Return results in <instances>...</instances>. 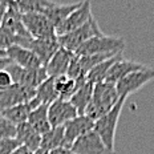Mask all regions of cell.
Segmentation results:
<instances>
[{"label": "cell", "instance_id": "277c9868", "mask_svg": "<svg viewBox=\"0 0 154 154\" xmlns=\"http://www.w3.org/2000/svg\"><path fill=\"white\" fill-rule=\"evenodd\" d=\"M101 35H104V32L100 29L98 23L94 19V16H92V17L80 28L69 32V33L63 35V36H57V40H59L60 47L65 48V49L75 53L85 41H88L89 38H92V37L101 36Z\"/></svg>", "mask_w": 154, "mask_h": 154}, {"label": "cell", "instance_id": "d6986e66", "mask_svg": "<svg viewBox=\"0 0 154 154\" xmlns=\"http://www.w3.org/2000/svg\"><path fill=\"white\" fill-rule=\"evenodd\" d=\"M27 122L37 131L40 136L45 134L47 131H49L52 129L49 121H48V105L47 104H41L37 108H35L33 110L28 116Z\"/></svg>", "mask_w": 154, "mask_h": 154}, {"label": "cell", "instance_id": "f1b7e54d", "mask_svg": "<svg viewBox=\"0 0 154 154\" xmlns=\"http://www.w3.org/2000/svg\"><path fill=\"white\" fill-rule=\"evenodd\" d=\"M15 41H16L15 35L9 33V32H7L0 27V49L7 51V48H9L11 45H15Z\"/></svg>", "mask_w": 154, "mask_h": 154}, {"label": "cell", "instance_id": "30bf717a", "mask_svg": "<svg viewBox=\"0 0 154 154\" xmlns=\"http://www.w3.org/2000/svg\"><path fill=\"white\" fill-rule=\"evenodd\" d=\"M35 94H36V89L14 84L7 91L0 92V110L31 101L32 98H35Z\"/></svg>", "mask_w": 154, "mask_h": 154}, {"label": "cell", "instance_id": "7c38bea8", "mask_svg": "<svg viewBox=\"0 0 154 154\" xmlns=\"http://www.w3.org/2000/svg\"><path fill=\"white\" fill-rule=\"evenodd\" d=\"M79 114H77L76 108L70 104V101L57 98L56 101L48 105V121L52 128L63 126L64 124L73 120Z\"/></svg>", "mask_w": 154, "mask_h": 154}, {"label": "cell", "instance_id": "5bb4252c", "mask_svg": "<svg viewBox=\"0 0 154 154\" xmlns=\"http://www.w3.org/2000/svg\"><path fill=\"white\" fill-rule=\"evenodd\" d=\"M28 49H31L38 59L41 60L43 65L45 66L48 61L52 59V56L57 52L60 48L59 40L56 37H44V38H32V41L28 44Z\"/></svg>", "mask_w": 154, "mask_h": 154}, {"label": "cell", "instance_id": "d6a6232c", "mask_svg": "<svg viewBox=\"0 0 154 154\" xmlns=\"http://www.w3.org/2000/svg\"><path fill=\"white\" fill-rule=\"evenodd\" d=\"M12 61L8 59V57H0V70L7 69L8 65H11Z\"/></svg>", "mask_w": 154, "mask_h": 154}, {"label": "cell", "instance_id": "83f0119b", "mask_svg": "<svg viewBox=\"0 0 154 154\" xmlns=\"http://www.w3.org/2000/svg\"><path fill=\"white\" fill-rule=\"evenodd\" d=\"M19 145H21L16 138L0 140V154H11Z\"/></svg>", "mask_w": 154, "mask_h": 154}, {"label": "cell", "instance_id": "7402d4cb", "mask_svg": "<svg viewBox=\"0 0 154 154\" xmlns=\"http://www.w3.org/2000/svg\"><path fill=\"white\" fill-rule=\"evenodd\" d=\"M64 146V126L52 128L49 131L41 136L40 149L45 152H52L54 149Z\"/></svg>", "mask_w": 154, "mask_h": 154}, {"label": "cell", "instance_id": "e0dca14e", "mask_svg": "<svg viewBox=\"0 0 154 154\" xmlns=\"http://www.w3.org/2000/svg\"><path fill=\"white\" fill-rule=\"evenodd\" d=\"M38 105H41L40 102L36 98H32L31 101L24 102V104H19V105H15V106L4 109V110H0V116L17 126V125L23 122H27L29 113L35 108H37Z\"/></svg>", "mask_w": 154, "mask_h": 154}, {"label": "cell", "instance_id": "cb8c5ba5", "mask_svg": "<svg viewBox=\"0 0 154 154\" xmlns=\"http://www.w3.org/2000/svg\"><path fill=\"white\" fill-rule=\"evenodd\" d=\"M54 89H56L57 96H59L60 100L69 101L70 97L77 91V82H76V80L70 79L66 75L57 76V77H54Z\"/></svg>", "mask_w": 154, "mask_h": 154}, {"label": "cell", "instance_id": "d4e9b609", "mask_svg": "<svg viewBox=\"0 0 154 154\" xmlns=\"http://www.w3.org/2000/svg\"><path fill=\"white\" fill-rule=\"evenodd\" d=\"M35 98L40 102V104H52L59 98L57 92L54 89V77H48L45 81H43L36 88V94Z\"/></svg>", "mask_w": 154, "mask_h": 154}, {"label": "cell", "instance_id": "ffe728a7", "mask_svg": "<svg viewBox=\"0 0 154 154\" xmlns=\"http://www.w3.org/2000/svg\"><path fill=\"white\" fill-rule=\"evenodd\" d=\"M93 84L86 81L84 85H81L80 88H77V91L75 92V94L70 97V104L76 108L77 114L82 116L85 113V109L89 105V102L92 100V94H93Z\"/></svg>", "mask_w": 154, "mask_h": 154}, {"label": "cell", "instance_id": "8fae6325", "mask_svg": "<svg viewBox=\"0 0 154 154\" xmlns=\"http://www.w3.org/2000/svg\"><path fill=\"white\" fill-rule=\"evenodd\" d=\"M63 126H64V146L63 147L70 149V146L73 145V142L79 137H81L82 134L93 130L94 121H92L89 117L82 114V116H77L73 120L68 121Z\"/></svg>", "mask_w": 154, "mask_h": 154}, {"label": "cell", "instance_id": "52a82bcc", "mask_svg": "<svg viewBox=\"0 0 154 154\" xmlns=\"http://www.w3.org/2000/svg\"><path fill=\"white\" fill-rule=\"evenodd\" d=\"M7 72L11 75L14 84L29 86V88L36 89L43 81L48 79L45 66H41L37 69H25L21 66L16 65V64H11L7 66Z\"/></svg>", "mask_w": 154, "mask_h": 154}, {"label": "cell", "instance_id": "2e32d148", "mask_svg": "<svg viewBox=\"0 0 154 154\" xmlns=\"http://www.w3.org/2000/svg\"><path fill=\"white\" fill-rule=\"evenodd\" d=\"M73 54H75L73 52L60 47L59 49H57V52L52 56V59H51L45 65L48 77H57V76L66 75Z\"/></svg>", "mask_w": 154, "mask_h": 154}, {"label": "cell", "instance_id": "5b68a950", "mask_svg": "<svg viewBox=\"0 0 154 154\" xmlns=\"http://www.w3.org/2000/svg\"><path fill=\"white\" fill-rule=\"evenodd\" d=\"M152 80H154V69L150 66H146L143 69L134 70V72L122 77L120 81L116 82V89H117L120 98L126 100L130 94L142 89Z\"/></svg>", "mask_w": 154, "mask_h": 154}, {"label": "cell", "instance_id": "6da1fadb", "mask_svg": "<svg viewBox=\"0 0 154 154\" xmlns=\"http://www.w3.org/2000/svg\"><path fill=\"white\" fill-rule=\"evenodd\" d=\"M118 101H120V96L117 93L116 85L102 81L93 86L92 100L86 106L84 114L92 121H96L106 114Z\"/></svg>", "mask_w": 154, "mask_h": 154}, {"label": "cell", "instance_id": "9c48e42d", "mask_svg": "<svg viewBox=\"0 0 154 154\" xmlns=\"http://www.w3.org/2000/svg\"><path fill=\"white\" fill-rule=\"evenodd\" d=\"M92 7H91V2L89 0H84L81 2L80 7L75 9L68 17L64 21H61L59 25L56 27V35L57 36H63L65 33L77 29L81 25H84L89 19L92 17Z\"/></svg>", "mask_w": 154, "mask_h": 154}, {"label": "cell", "instance_id": "e575fe53", "mask_svg": "<svg viewBox=\"0 0 154 154\" xmlns=\"http://www.w3.org/2000/svg\"><path fill=\"white\" fill-rule=\"evenodd\" d=\"M35 154H48V152H45V150H43V149H38L37 152H35Z\"/></svg>", "mask_w": 154, "mask_h": 154}, {"label": "cell", "instance_id": "7a4b0ae2", "mask_svg": "<svg viewBox=\"0 0 154 154\" xmlns=\"http://www.w3.org/2000/svg\"><path fill=\"white\" fill-rule=\"evenodd\" d=\"M125 101H126L125 98H120V101L106 114H104L102 117L94 121L93 130L100 136V138L104 141V143L110 150H116V131H117V125L120 121V116L125 105Z\"/></svg>", "mask_w": 154, "mask_h": 154}, {"label": "cell", "instance_id": "9a60e30c", "mask_svg": "<svg viewBox=\"0 0 154 154\" xmlns=\"http://www.w3.org/2000/svg\"><path fill=\"white\" fill-rule=\"evenodd\" d=\"M146 66L147 65H145V64L133 61V60H126V59H124V56H122V57H120V59L110 66V69L108 70L106 77H105V82H110V84L116 85V82L120 81V80L126 75L134 72V70L143 69V68H146Z\"/></svg>", "mask_w": 154, "mask_h": 154}, {"label": "cell", "instance_id": "8992f818", "mask_svg": "<svg viewBox=\"0 0 154 154\" xmlns=\"http://www.w3.org/2000/svg\"><path fill=\"white\" fill-rule=\"evenodd\" d=\"M21 23L33 38L56 37V28L48 20V17L38 12L21 14Z\"/></svg>", "mask_w": 154, "mask_h": 154}, {"label": "cell", "instance_id": "44dd1931", "mask_svg": "<svg viewBox=\"0 0 154 154\" xmlns=\"http://www.w3.org/2000/svg\"><path fill=\"white\" fill-rule=\"evenodd\" d=\"M81 4V2L75 3V4H57V3H53V5L49 9H47L43 15H45L48 17V20L51 21L54 28L57 27L61 21L65 20L68 16L72 14L75 9H77Z\"/></svg>", "mask_w": 154, "mask_h": 154}, {"label": "cell", "instance_id": "d590c367", "mask_svg": "<svg viewBox=\"0 0 154 154\" xmlns=\"http://www.w3.org/2000/svg\"><path fill=\"white\" fill-rule=\"evenodd\" d=\"M7 2H8V3H11V2H15V0H7Z\"/></svg>", "mask_w": 154, "mask_h": 154}, {"label": "cell", "instance_id": "4dcf8cb0", "mask_svg": "<svg viewBox=\"0 0 154 154\" xmlns=\"http://www.w3.org/2000/svg\"><path fill=\"white\" fill-rule=\"evenodd\" d=\"M11 154H35V153L32 152V150L28 149L27 146H24V145H19Z\"/></svg>", "mask_w": 154, "mask_h": 154}, {"label": "cell", "instance_id": "836d02e7", "mask_svg": "<svg viewBox=\"0 0 154 154\" xmlns=\"http://www.w3.org/2000/svg\"><path fill=\"white\" fill-rule=\"evenodd\" d=\"M0 57H7V51H5V49H0Z\"/></svg>", "mask_w": 154, "mask_h": 154}, {"label": "cell", "instance_id": "4316f807", "mask_svg": "<svg viewBox=\"0 0 154 154\" xmlns=\"http://www.w3.org/2000/svg\"><path fill=\"white\" fill-rule=\"evenodd\" d=\"M16 137V125L9 122L4 117L0 116V140L3 138H15Z\"/></svg>", "mask_w": 154, "mask_h": 154}, {"label": "cell", "instance_id": "ac0fdd59", "mask_svg": "<svg viewBox=\"0 0 154 154\" xmlns=\"http://www.w3.org/2000/svg\"><path fill=\"white\" fill-rule=\"evenodd\" d=\"M15 138L17 140L21 145L27 146L29 150H32L33 153L40 149L41 136L28 122H23V124L16 126V137Z\"/></svg>", "mask_w": 154, "mask_h": 154}, {"label": "cell", "instance_id": "4fadbf2b", "mask_svg": "<svg viewBox=\"0 0 154 154\" xmlns=\"http://www.w3.org/2000/svg\"><path fill=\"white\" fill-rule=\"evenodd\" d=\"M7 57L12 61V64H16L25 69H37L44 66L41 60L25 47L11 45L7 48Z\"/></svg>", "mask_w": 154, "mask_h": 154}, {"label": "cell", "instance_id": "484cf974", "mask_svg": "<svg viewBox=\"0 0 154 154\" xmlns=\"http://www.w3.org/2000/svg\"><path fill=\"white\" fill-rule=\"evenodd\" d=\"M52 0H15L16 7L21 14L27 12H38L44 14L47 9H49L53 5Z\"/></svg>", "mask_w": 154, "mask_h": 154}, {"label": "cell", "instance_id": "603a6c76", "mask_svg": "<svg viewBox=\"0 0 154 154\" xmlns=\"http://www.w3.org/2000/svg\"><path fill=\"white\" fill-rule=\"evenodd\" d=\"M120 57H122V53L117 54V56L112 57V59H108V60H105V61H102L101 64H98V65L93 66V68L86 73V81L91 82L93 85L105 81V77H106L108 70L110 69V66L113 65Z\"/></svg>", "mask_w": 154, "mask_h": 154}, {"label": "cell", "instance_id": "ba28073f", "mask_svg": "<svg viewBox=\"0 0 154 154\" xmlns=\"http://www.w3.org/2000/svg\"><path fill=\"white\" fill-rule=\"evenodd\" d=\"M70 150L76 154H117L116 150H110L105 145L94 130L79 137L70 146Z\"/></svg>", "mask_w": 154, "mask_h": 154}, {"label": "cell", "instance_id": "3957f363", "mask_svg": "<svg viewBox=\"0 0 154 154\" xmlns=\"http://www.w3.org/2000/svg\"><path fill=\"white\" fill-rule=\"evenodd\" d=\"M125 49V40L121 37L116 36H96L85 41L79 49L76 51V54L79 56H88V54H102V53H110L118 54L122 53Z\"/></svg>", "mask_w": 154, "mask_h": 154}, {"label": "cell", "instance_id": "1f68e13d", "mask_svg": "<svg viewBox=\"0 0 154 154\" xmlns=\"http://www.w3.org/2000/svg\"><path fill=\"white\" fill-rule=\"evenodd\" d=\"M48 154H76L73 153L70 149H66V147H59V149H54L52 152H48Z\"/></svg>", "mask_w": 154, "mask_h": 154}, {"label": "cell", "instance_id": "f546056e", "mask_svg": "<svg viewBox=\"0 0 154 154\" xmlns=\"http://www.w3.org/2000/svg\"><path fill=\"white\" fill-rule=\"evenodd\" d=\"M14 85V81H12L11 75L7 72V70H0V92L7 91L8 88Z\"/></svg>", "mask_w": 154, "mask_h": 154}]
</instances>
